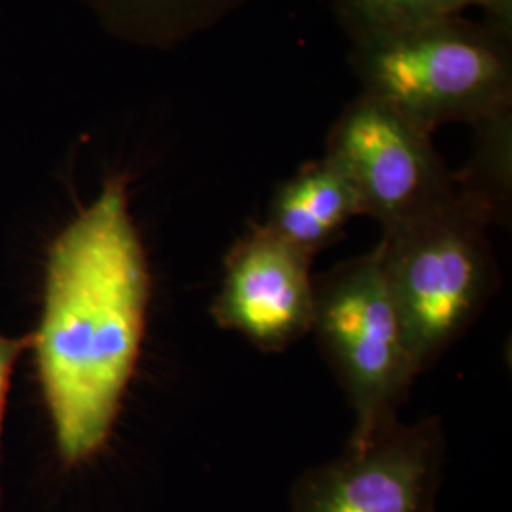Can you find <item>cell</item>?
<instances>
[{
    "label": "cell",
    "instance_id": "obj_1",
    "mask_svg": "<svg viewBox=\"0 0 512 512\" xmlns=\"http://www.w3.org/2000/svg\"><path fill=\"white\" fill-rule=\"evenodd\" d=\"M150 272L129 213L128 177L112 175L48 251L35 336L38 378L67 469L107 444L139 361Z\"/></svg>",
    "mask_w": 512,
    "mask_h": 512
},
{
    "label": "cell",
    "instance_id": "obj_2",
    "mask_svg": "<svg viewBox=\"0 0 512 512\" xmlns=\"http://www.w3.org/2000/svg\"><path fill=\"white\" fill-rule=\"evenodd\" d=\"M490 222L454 194L384 230L378 243L389 293L418 372H425L478 321L499 289Z\"/></svg>",
    "mask_w": 512,
    "mask_h": 512
},
{
    "label": "cell",
    "instance_id": "obj_3",
    "mask_svg": "<svg viewBox=\"0 0 512 512\" xmlns=\"http://www.w3.org/2000/svg\"><path fill=\"white\" fill-rule=\"evenodd\" d=\"M361 92L429 131L512 109V37L465 16L351 46Z\"/></svg>",
    "mask_w": 512,
    "mask_h": 512
},
{
    "label": "cell",
    "instance_id": "obj_4",
    "mask_svg": "<svg viewBox=\"0 0 512 512\" xmlns=\"http://www.w3.org/2000/svg\"><path fill=\"white\" fill-rule=\"evenodd\" d=\"M310 334L355 414L351 439H365L399 420L397 412L420 372L378 245L313 277Z\"/></svg>",
    "mask_w": 512,
    "mask_h": 512
},
{
    "label": "cell",
    "instance_id": "obj_5",
    "mask_svg": "<svg viewBox=\"0 0 512 512\" xmlns=\"http://www.w3.org/2000/svg\"><path fill=\"white\" fill-rule=\"evenodd\" d=\"M325 156L348 177L361 215L384 230L456 194V171L440 156L433 131L368 93L359 92L338 114Z\"/></svg>",
    "mask_w": 512,
    "mask_h": 512
},
{
    "label": "cell",
    "instance_id": "obj_6",
    "mask_svg": "<svg viewBox=\"0 0 512 512\" xmlns=\"http://www.w3.org/2000/svg\"><path fill=\"white\" fill-rule=\"evenodd\" d=\"M446 439L439 418L401 420L294 482L291 512H437Z\"/></svg>",
    "mask_w": 512,
    "mask_h": 512
},
{
    "label": "cell",
    "instance_id": "obj_7",
    "mask_svg": "<svg viewBox=\"0 0 512 512\" xmlns=\"http://www.w3.org/2000/svg\"><path fill=\"white\" fill-rule=\"evenodd\" d=\"M311 258L256 224L224 258L211 313L220 329L238 332L256 349L279 353L310 334Z\"/></svg>",
    "mask_w": 512,
    "mask_h": 512
},
{
    "label": "cell",
    "instance_id": "obj_8",
    "mask_svg": "<svg viewBox=\"0 0 512 512\" xmlns=\"http://www.w3.org/2000/svg\"><path fill=\"white\" fill-rule=\"evenodd\" d=\"M355 217H361V205L353 186L344 171L323 154L275 188L262 224L313 258L342 238Z\"/></svg>",
    "mask_w": 512,
    "mask_h": 512
},
{
    "label": "cell",
    "instance_id": "obj_9",
    "mask_svg": "<svg viewBox=\"0 0 512 512\" xmlns=\"http://www.w3.org/2000/svg\"><path fill=\"white\" fill-rule=\"evenodd\" d=\"M109 37L169 52L238 14L251 0H78Z\"/></svg>",
    "mask_w": 512,
    "mask_h": 512
},
{
    "label": "cell",
    "instance_id": "obj_10",
    "mask_svg": "<svg viewBox=\"0 0 512 512\" xmlns=\"http://www.w3.org/2000/svg\"><path fill=\"white\" fill-rule=\"evenodd\" d=\"M473 152L456 171V194L492 224H509L512 200V109L473 126Z\"/></svg>",
    "mask_w": 512,
    "mask_h": 512
},
{
    "label": "cell",
    "instance_id": "obj_11",
    "mask_svg": "<svg viewBox=\"0 0 512 512\" xmlns=\"http://www.w3.org/2000/svg\"><path fill=\"white\" fill-rule=\"evenodd\" d=\"M332 10L351 46L465 16L461 0H332Z\"/></svg>",
    "mask_w": 512,
    "mask_h": 512
},
{
    "label": "cell",
    "instance_id": "obj_12",
    "mask_svg": "<svg viewBox=\"0 0 512 512\" xmlns=\"http://www.w3.org/2000/svg\"><path fill=\"white\" fill-rule=\"evenodd\" d=\"M35 336L27 334L21 338H8L0 334V439H2V421H4V410H6V399L14 366L19 355L27 349H33ZM0 503H2V490H0Z\"/></svg>",
    "mask_w": 512,
    "mask_h": 512
},
{
    "label": "cell",
    "instance_id": "obj_13",
    "mask_svg": "<svg viewBox=\"0 0 512 512\" xmlns=\"http://www.w3.org/2000/svg\"><path fill=\"white\" fill-rule=\"evenodd\" d=\"M465 12L478 8L482 21L495 31L512 37V0H461Z\"/></svg>",
    "mask_w": 512,
    "mask_h": 512
}]
</instances>
